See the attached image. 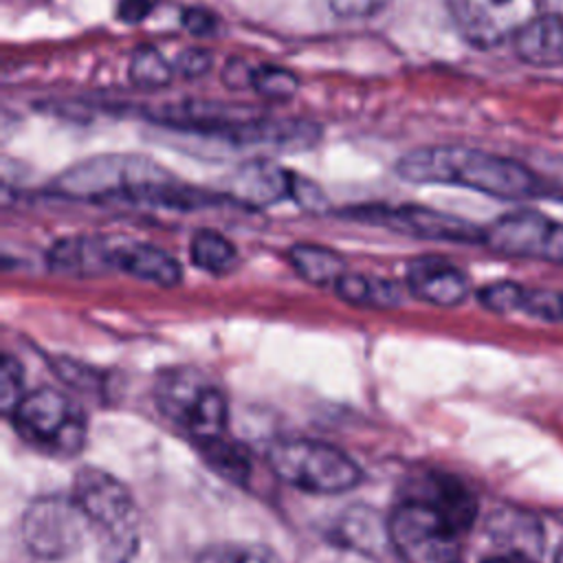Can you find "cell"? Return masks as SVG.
Masks as SVG:
<instances>
[{
    "instance_id": "7",
    "label": "cell",
    "mask_w": 563,
    "mask_h": 563,
    "mask_svg": "<svg viewBox=\"0 0 563 563\" xmlns=\"http://www.w3.org/2000/svg\"><path fill=\"white\" fill-rule=\"evenodd\" d=\"M75 501L101 539L119 554L125 556L136 541L139 515L128 488L110 473L99 468H81L75 479Z\"/></svg>"
},
{
    "instance_id": "18",
    "label": "cell",
    "mask_w": 563,
    "mask_h": 563,
    "mask_svg": "<svg viewBox=\"0 0 563 563\" xmlns=\"http://www.w3.org/2000/svg\"><path fill=\"white\" fill-rule=\"evenodd\" d=\"M336 295L352 303L365 308H394L402 303V290L398 284L380 277H367L358 273H345L334 284Z\"/></svg>"
},
{
    "instance_id": "1",
    "label": "cell",
    "mask_w": 563,
    "mask_h": 563,
    "mask_svg": "<svg viewBox=\"0 0 563 563\" xmlns=\"http://www.w3.org/2000/svg\"><path fill=\"white\" fill-rule=\"evenodd\" d=\"M55 194L81 200H130L169 209H198L213 200L202 189L176 183L161 165L143 156H97L64 174L51 187Z\"/></svg>"
},
{
    "instance_id": "14",
    "label": "cell",
    "mask_w": 563,
    "mask_h": 563,
    "mask_svg": "<svg viewBox=\"0 0 563 563\" xmlns=\"http://www.w3.org/2000/svg\"><path fill=\"white\" fill-rule=\"evenodd\" d=\"M48 268L64 275H101L114 266V244L103 238H64L46 255Z\"/></svg>"
},
{
    "instance_id": "6",
    "label": "cell",
    "mask_w": 563,
    "mask_h": 563,
    "mask_svg": "<svg viewBox=\"0 0 563 563\" xmlns=\"http://www.w3.org/2000/svg\"><path fill=\"white\" fill-rule=\"evenodd\" d=\"M387 539L402 563H457L460 530L431 504L411 497L387 519Z\"/></svg>"
},
{
    "instance_id": "28",
    "label": "cell",
    "mask_w": 563,
    "mask_h": 563,
    "mask_svg": "<svg viewBox=\"0 0 563 563\" xmlns=\"http://www.w3.org/2000/svg\"><path fill=\"white\" fill-rule=\"evenodd\" d=\"M174 68L185 77H200L211 68V55L205 48H185L176 57Z\"/></svg>"
},
{
    "instance_id": "17",
    "label": "cell",
    "mask_w": 563,
    "mask_h": 563,
    "mask_svg": "<svg viewBox=\"0 0 563 563\" xmlns=\"http://www.w3.org/2000/svg\"><path fill=\"white\" fill-rule=\"evenodd\" d=\"M418 499L438 508L460 532H464L473 523L477 512L473 495L449 475H431Z\"/></svg>"
},
{
    "instance_id": "5",
    "label": "cell",
    "mask_w": 563,
    "mask_h": 563,
    "mask_svg": "<svg viewBox=\"0 0 563 563\" xmlns=\"http://www.w3.org/2000/svg\"><path fill=\"white\" fill-rule=\"evenodd\" d=\"M11 418L22 440L42 453L66 457L86 444V413L59 389L40 387L24 394Z\"/></svg>"
},
{
    "instance_id": "15",
    "label": "cell",
    "mask_w": 563,
    "mask_h": 563,
    "mask_svg": "<svg viewBox=\"0 0 563 563\" xmlns=\"http://www.w3.org/2000/svg\"><path fill=\"white\" fill-rule=\"evenodd\" d=\"M517 55L530 66L563 64V13H543L530 18L512 37Z\"/></svg>"
},
{
    "instance_id": "27",
    "label": "cell",
    "mask_w": 563,
    "mask_h": 563,
    "mask_svg": "<svg viewBox=\"0 0 563 563\" xmlns=\"http://www.w3.org/2000/svg\"><path fill=\"white\" fill-rule=\"evenodd\" d=\"M391 0H325L328 9L339 18H367L385 9Z\"/></svg>"
},
{
    "instance_id": "8",
    "label": "cell",
    "mask_w": 563,
    "mask_h": 563,
    "mask_svg": "<svg viewBox=\"0 0 563 563\" xmlns=\"http://www.w3.org/2000/svg\"><path fill=\"white\" fill-rule=\"evenodd\" d=\"M88 519L75 497L48 495L35 499L22 519V537L29 550L42 559L73 554L86 534Z\"/></svg>"
},
{
    "instance_id": "9",
    "label": "cell",
    "mask_w": 563,
    "mask_h": 563,
    "mask_svg": "<svg viewBox=\"0 0 563 563\" xmlns=\"http://www.w3.org/2000/svg\"><path fill=\"white\" fill-rule=\"evenodd\" d=\"M482 244L510 257L563 264V222L532 209L510 211L484 229Z\"/></svg>"
},
{
    "instance_id": "32",
    "label": "cell",
    "mask_w": 563,
    "mask_h": 563,
    "mask_svg": "<svg viewBox=\"0 0 563 563\" xmlns=\"http://www.w3.org/2000/svg\"><path fill=\"white\" fill-rule=\"evenodd\" d=\"M484 563H534V561H530L523 554H497V556L486 559Z\"/></svg>"
},
{
    "instance_id": "23",
    "label": "cell",
    "mask_w": 563,
    "mask_h": 563,
    "mask_svg": "<svg viewBox=\"0 0 563 563\" xmlns=\"http://www.w3.org/2000/svg\"><path fill=\"white\" fill-rule=\"evenodd\" d=\"M196 563H279L277 556L262 548L251 543H220L207 548Z\"/></svg>"
},
{
    "instance_id": "24",
    "label": "cell",
    "mask_w": 563,
    "mask_h": 563,
    "mask_svg": "<svg viewBox=\"0 0 563 563\" xmlns=\"http://www.w3.org/2000/svg\"><path fill=\"white\" fill-rule=\"evenodd\" d=\"M521 312L541 321H563V290L550 288H526Z\"/></svg>"
},
{
    "instance_id": "26",
    "label": "cell",
    "mask_w": 563,
    "mask_h": 563,
    "mask_svg": "<svg viewBox=\"0 0 563 563\" xmlns=\"http://www.w3.org/2000/svg\"><path fill=\"white\" fill-rule=\"evenodd\" d=\"M22 387H24L22 365L11 354H4L2 356V367H0V402H2L4 413L11 416L15 411V407L24 398Z\"/></svg>"
},
{
    "instance_id": "21",
    "label": "cell",
    "mask_w": 563,
    "mask_h": 563,
    "mask_svg": "<svg viewBox=\"0 0 563 563\" xmlns=\"http://www.w3.org/2000/svg\"><path fill=\"white\" fill-rule=\"evenodd\" d=\"M128 73H130V79H132L134 86L161 88V86L169 84L174 68L158 53V48H154V46H139L134 51V55L130 57Z\"/></svg>"
},
{
    "instance_id": "22",
    "label": "cell",
    "mask_w": 563,
    "mask_h": 563,
    "mask_svg": "<svg viewBox=\"0 0 563 563\" xmlns=\"http://www.w3.org/2000/svg\"><path fill=\"white\" fill-rule=\"evenodd\" d=\"M251 88L266 99H290L299 90V79L288 68L264 64L253 70Z\"/></svg>"
},
{
    "instance_id": "20",
    "label": "cell",
    "mask_w": 563,
    "mask_h": 563,
    "mask_svg": "<svg viewBox=\"0 0 563 563\" xmlns=\"http://www.w3.org/2000/svg\"><path fill=\"white\" fill-rule=\"evenodd\" d=\"M191 262L213 275H222L235 268L238 264V249L231 240H227L222 233L211 229H200L194 233L189 244Z\"/></svg>"
},
{
    "instance_id": "4",
    "label": "cell",
    "mask_w": 563,
    "mask_h": 563,
    "mask_svg": "<svg viewBox=\"0 0 563 563\" xmlns=\"http://www.w3.org/2000/svg\"><path fill=\"white\" fill-rule=\"evenodd\" d=\"M154 398L169 422L205 444L218 440L227 427V396L196 369H169L161 374Z\"/></svg>"
},
{
    "instance_id": "2",
    "label": "cell",
    "mask_w": 563,
    "mask_h": 563,
    "mask_svg": "<svg viewBox=\"0 0 563 563\" xmlns=\"http://www.w3.org/2000/svg\"><path fill=\"white\" fill-rule=\"evenodd\" d=\"M396 174L409 183L460 185L504 200L541 194V180L526 165L484 150L438 145L420 147L396 163Z\"/></svg>"
},
{
    "instance_id": "11",
    "label": "cell",
    "mask_w": 563,
    "mask_h": 563,
    "mask_svg": "<svg viewBox=\"0 0 563 563\" xmlns=\"http://www.w3.org/2000/svg\"><path fill=\"white\" fill-rule=\"evenodd\" d=\"M350 216H356L361 220H367L372 224H383L391 231L405 233V235H416L422 240H444V242H484V229L435 211L427 207H365L358 209Z\"/></svg>"
},
{
    "instance_id": "30",
    "label": "cell",
    "mask_w": 563,
    "mask_h": 563,
    "mask_svg": "<svg viewBox=\"0 0 563 563\" xmlns=\"http://www.w3.org/2000/svg\"><path fill=\"white\" fill-rule=\"evenodd\" d=\"M183 24L194 35H209L216 31V18L205 9H187L183 13Z\"/></svg>"
},
{
    "instance_id": "25",
    "label": "cell",
    "mask_w": 563,
    "mask_h": 563,
    "mask_svg": "<svg viewBox=\"0 0 563 563\" xmlns=\"http://www.w3.org/2000/svg\"><path fill=\"white\" fill-rule=\"evenodd\" d=\"M526 288L517 282H495L479 290V301L493 312H512L521 310Z\"/></svg>"
},
{
    "instance_id": "3",
    "label": "cell",
    "mask_w": 563,
    "mask_h": 563,
    "mask_svg": "<svg viewBox=\"0 0 563 563\" xmlns=\"http://www.w3.org/2000/svg\"><path fill=\"white\" fill-rule=\"evenodd\" d=\"M268 464L286 484L317 495L343 493L363 479L358 464L347 453L328 442L306 438L273 442Z\"/></svg>"
},
{
    "instance_id": "33",
    "label": "cell",
    "mask_w": 563,
    "mask_h": 563,
    "mask_svg": "<svg viewBox=\"0 0 563 563\" xmlns=\"http://www.w3.org/2000/svg\"><path fill=\"white\" fill-rule=\"evenodd\" d=\"M554 561H556V563H563V541H561V545L556 548V556H554Z\"/></svg>"
},
{
    "instance_id": "19",
    "label": "cell",
    "mask_w": 563,
    "mask_h": 563,
    "mask_svg": "<svg viewBox=\"0 0 563 563\" xmlns=\"http://www.w3.org/2000/svg\"><path fill=\"white\" fill-rule=\"evenodd\" d=\"M288 260L297 275L317 286H334L345 275V260L321 244H295L288 251Z\"/></svg>"
},
{
    "instance_id": "12",
    "label": "cell",
    "mask_w": 563,
    "mask_h": 563,
    "mask_svg": "<svg viewBox=\"0 0 563 563\" xmlns=\"http://www.w3.org/2000/svg\"><path fill=\"white\" fill-rule=\"evenodd\" d=\"M407 286L413 297L433 306H457L468 295V277L446 260L418 257L407 268Z\"/></svg>"
},
{
    "instance_id": "31",
    "label": "cell",
    "mask_w": 563,
    "mask_h": 563,
    "mask_svg": "<svg viewBox=\"0 0 563 563\" xmlns=\"http://www.w3.org/2000/svg\"><path fill=\"white\" fill-rule=\"evenodd\" d=\"M152 4H154V0H125V2L121 4V15H123L125 20H130V22H136V20H141V18L147 15V11L152 9Z\"/></svg>"
},
{
    "instance_id": "13",
    "label": "cell",
    "mask_w": 563,
    "mask_h": 563,
    "mask_svg": "<svg viewBox=\"0 0 563 563\" xmlns=\"http://www.w3.org/2000/svg\"><path fill=\"white\" fill-rule=\"evenodd\" d=\"M295 176L268 161H253L242 165L229 178V196L244 205H273L295 191Z\"/></svg>"
},
{
    "instance_id": "29",
    "label": "cell",
    "mask_w": 563,
    "mask_h": 563,
    "mask_svg": "<svg viewBox=\"0 0 563 563\" xmlns=\"http://www.w3.org/2000/svg\"><path fill=\"white\" fill-rule=\"evenodd\" d=\"M253 70H255V68H251L244 59H231V62H227V66H224L222 79H224V84H227L229 88L242 90V88H246V86L253 84Z\"/></svg>"
},
{
    "instance_id": "16",
    "label": "cell",
    "mask_w": 563,
    "mask_h": 563,
    "mask_svg": "<svg viewBox=\"0 0 563 563\" xmlns=\"http://www.w3.org/2000/svg\"><path fill=\"white\" fill-rule=\"evenodd\" d=\"M114 266L163 288H172L180 282L178 262L152 244H114Z\"/></svg>"
},
{
    "instance_id": "10",
    "label": "cell",
    "mask_w": 563,
    "mask_h": 563,
    "mask_svg": "<svg viewBox=\"0 0 563 563\" xmlns=\"http://www.w3.org/2000/svg\"><path fill=\"white\" fill-rule=\"evenodd\" d=\"M460 37L475 48H495L530 20L526 0H446Z\"/></svg>"
}]
</instances>
